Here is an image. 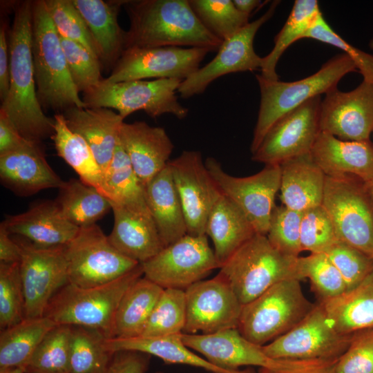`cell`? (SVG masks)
Wrapping results in <instances>:
<instances>
[{
	"instance_id": "681fc988",
	"label": "cell",
	"mask_w": 373,
	"mask_h": 373,
	"mask_svg": "<svg viewBox=\"0 0 373 373\" xmlns=\"http://www.w3.org/2000/svg\"><path fill=\"white\" fill-rule=\"evenodd\" d=\"M60 40L69 73L79 93L98 85L102 80L99 59L77 42L61 37Z\"/></svg>"
},
{
	"instance_id": "ab89813d",
	"label": "cell",
	"mask_w": 373,
	"mask_h": 373,
	"mask_svg": "<svg viewBox=\"0 0 373 373\" xmlns=\"http://www.w3.org/2000/svg\"><path fill=\"white\" fill-rule=\"evenodd\" d=\"M70 328V373H104L113 355L106 348V338L94 329Z\"/></svg>"
},
{
	"instance_id": "680465c9",
	"label": "cell",
	"mask_w": 373,
	"mask_h": 373,
	"mask_svg": "<svg viewBox=\"0 0 373 373\" xmlns=\"http://www.w3.org/2000/svg\"><path fill=\"white\" fill-rule=\"evenodd\" d=\"M21 258V248L5 226L0 225V262H17Z\"/></svg>"
},
{
	"instance_id": "f6af8a7d",
	"label": "cell",
	"mask_w": 373,
	"mask_h": 373,
	"mask_svg": "<svg viewBox=\"0 0 373 373\" xmlns=\"http://www.w3.org/2000/svg\"><path fill=\"white\" fill-rule=\"evenodd\" d=\"M25 318V299L19 263L0 262V327L15 325Z\"/></svg>"
},
{
	"instance_id": "5b68a950",
	"label": "cell",
	"mask_w": 373,
	"mask_h": 373,
	"mask_svg": "<svg viewBox=\"0 0 373 373\" xmlns=\"http://www.w3.org/2000/svg\"><path fill=\"white\" fill-rule=\"evenodd\" d=\"M142 276L140 263L128 273L105 284L84 287L68 282L51 298L44 316L57 325L94 329L111 338L119 301L128 288Z\"/></svg>"
},
{
	"instance_id": "8d00e7d4",
	"label": "cell",
	"mask_w": 373,
	"mask_h": 373,
	"mask_svg": "<svg viewBox=\"0 0 373 373\" xmlns=\"http://www.w3.org/2000/svg\"><path fill=\"white\" fill-rule=\"evenodd\" d=\"M53 118L54 133L51 139L57 155L73 168L80 180L101 193L104 173L90 146L82 136L68 128L62 113L55 115Z\"/></svg>"
},
{
	"instance_id": "7dc6e473",
	"label": "cell",
	"mask_w": 373,
	"mask_h": 373,
	"mask_svg": "<svg viewBox=\"0 0 373 373\" xmlns=\"http://www.w3.org/2000/svg\"><path fill=\"white\" fill-rule=\"evenodd\" d=\"M339 240L334 225L323 205L302 212L300 246L310 254L326 253Z\"/></svg>"
},
{
	"instance_id": "11a10c76",
	"label": "cell",
	"mask_w": 373,
	"mask_h": 373,
	"mask_svg": "<svg viewBox=\"0 0 373 373\" xmlns=\"http://www.w3.org/2000/svg\"><path fill=\"white\" fill-rule=\"evenodd\" d=\"M150 358L151 355L138 352H116L104 373H146Z\"/></svg>"
},
{
	"instance_id": "d6a6232c",
	"label": "cell",
	"mask_w": 373,
	"mask_h": 373,
	"mask_svg": "<svg viewBox=\"0 0 373 373\" xmlns=\"http://www.w3.org/2000/svg\"><path fill=\"white\" fill-rule=\"evenodd\" d=\"M181 334L157 337L111 338H106L104 343L113 354L119 351L138 352L155 356L166 364L190 365L213 373H246L245 369L227 370L211 363L187 347Z\"/></svg>"
},
{
	"instance_id": "44dd1931",
	"label": "cell",
	"mask_w": 373,
	"mask_h": 373,
	"mask_svg": "<svg viewBox=\"0 0 373 373\" xmlns=\"http://www.w3.org/2000/svg\"><path fill=\"white\" fill-rule=\"evenodd\" d=\"M181 338L187 347L224 370H237L243 366L276 368L287 361L269 357L262 346L249 341L237 328L207 334L182 333Z\"/></svg>"
},
{
	"instance_id": "94428289",
	"label": "cell",
	"mask_w": 373,
	"mask_h": 373,
	"mask_svg": "<svg viewBox=\"0 0 373 373\" xmlns=\"http://www.w3.org/2000/svg\"><path fill=\"white\" fill-rule=\"evenodd\" d=\"M0 373H25L22 367H15L12 369H0Z\"/></svg>"
},
{
	"instance_id": "9f6ffc18",
	"label": "cell",
	"mask_w": 373,
	"mask_h": 373,
	"mask_svg": "<svg viewBox=\"0 0 373 373\" xmlns=\"http://www.w3.org/2000/svg\"><path fill=\"white\" fill-rule=\"evenodd\" d=\"M31 142L20 134L9 117L0 111V155L20 149Z\"/></svg>"
},
{
	"instance_id": "74e56055",
	"label": "cell",
	"mask_w": 373,
	"mask_h": 373,
	"mask_svg": "<svg viewBox=\"0 0 373 373\" xmlns=\"http://www.w3.org/2000/svg\"><path fill=\"white\" fill-rule=\"evenodd\" d=\"M57 325L50 318H24L1 330L0 369L23 367L46 335Z\"/></svg>"
},
{
	"instance_id": "5bb4252c",
	"label": "cell",
	"mask_w": 373,
	"mask_h": 373,
	"mask_svg": "<svg viewBox=\"0 0 373 373\" xmlns=\"http://www.w3.org/2000/svg\"><path fill=\"white\" fill-rule=\"evenodd\" d=\"M206 48L164 46L128 48L113 66L108 83L150 78L184 80L195 73L206 55Z\"/></svg>"
},
{
	"instance_id": "f35d334b",
	"label": "cell",
	"mask_w": 373,
	"mask_h": 373,
	"mask_svg": "<svg viewBox=\"0 0 373 373\" xmlns=\"http://www.w3.org/2000/svg\"><path fill=\"white\" fill-rule=\"evenodd\" d=\"M322 15L316 0H296L284 26L274 38L270 52L262 57L260 75L267 79L278 80L276 66L284 52L295 41L305 38Z\"/></svg>"
},
{
	"instance_id": "9a60e30c",
	"label": "cell",
	"mask_w": 373,
	"mask_h": 373,
	"mask_svg": "<svg viewBox=\"0 0 373 373\" xmlns=\"http://www.w3.org/2000/svg\"><path fill=\"white\" fill-rule=\"evenodd\" d=\"M352 336L337 332L318 302L295 327L262 349L274 359H336L347 350Z\"/></svg>"
},
{
	"instance_id": "60d3db41",
	"label": "cell",
	"mask_w": 373,
	"mask_h": 373,
	"mask_svg": "<svg viewBox=\"0 0 373 373\" xmlns=\"http://www.w3.org/2000/svg\"><path fill=\"white\" fill-rule=\"evenodd\" d=\"M70 325H57L23 367L25 373H70Z\"/></svg>"
},
{
	"instance_id": "b9f144b4",
	"label": "cell",
	"mask_w": 373,
	"mask_h": 373,
	"mask_svg": "<svg viewBox=\"0 0 373 373\" xmlns=\"http://www.w3.org/2000/svg\"><path fill=\"white\" fill-rule=\"evenodd\" d=\"M189 3L204 26L222 41L249 23L250 16L239 11L231 0H189Z\"/></svg>"
},
{
	"instance_id": "f1b7e54d",
	"label": "cell",
	"mask_w": 373,
	"mask_h": 373,
	"mask_svg": "<svg viewBox=\"0 0 373 373\" xmlns=\"http://www.w3.org/2000/svg\"><path fill=\"white\" fill-rule=\"evenodd\" d=\"M125 1L72 0L93 38L102 65L115 66L125 50L126 31L117 20Z\"/></svg>"
},
{
	"instance_id": "f5cc1de1",
	"label": "cell",
	"mask_w": 373,
	"mask_h": 373,
	"mask_svg": "<svg viewBox=\"0 0 373 373\" xmlns=\"http://www.w3.org/2000/svg\"><path fill=\"white\" fill-rule=\"evenodd\" d=\"M334 373H373V329L353 334L335 364Z\"/></svg>"
},
{
	"instance_id": "f907efd6",
	"label": "cell",
	"mask_w": 373,
	"mask_h": 373,
	"mask_svg": "<svg viewBox=\"0 0 373 373\" xmlns=\"http://www.w3.org/2000/svg\"><path fill=\"white\" fill-rule=\"evenodd\" d=\"M341 275L346 290L359 285L373 271V258L342 241L325 253Z\"/></svg>"
},
{
	"instance_id": "83f0119b",
	"label": "cell",
	"mask_w": 373,
	"mask_h": 373,
	"mask_svg": "<svg viewBox=\"0 0 373 373\" xmlns=\"http://www.w3.org/2000/svg\"><path fill=\"white\" fill-rule=\"evenodd\" d=\"M280 167L283 205L299 212L322 205L326 175L311 153L287 160Z\"/></svg>"
},
{
	"instance_id": "4fadbf2b",
	"label": "cell",
	"mask_w": 373,
	"mask_h": 373,
	"mask_svg": "<svg viewBox=\"0 0 373 373\" xmlns=\"http://www.w3.org/2000/svg\"><path fill=\"white\" fill-rule=\"evenodd\" d=\"M204 163L220 192L243 212L256 233L266 236L280 191V165L267 164L252 175L235 177L226 173L214 157H207Z\"/></svg>"
},
{
	"instance_id": "603a6c76",
	"label": "cell",
	"mask_w": 373,
	"mask_h": 373,
	"mask_svg": "<svg viewBox=\"0 0 373 373\" xmlns=\"http://www.w3.org/2000/svg\"><path fill=\"white\" fill-rule=\"evenodd\" d=\"M0 178L3 186L20 196L59 189L64 181L48 164L40 144L0 155Z\"/></svg>"
},
{
	"instance_id": "91938a15",
	"label": "cell",
	"mask_w": 373,
	"mask_h": 373,
	"mask_svg": "<svg viewBox=\"0 0 373 373\" xmlns=\"http://www.w3.org/2000/svg\"><path fill=\"white\" fill-rule=\"evenodd\" d=\"M233 3L239 11L249 16L264 4L260 0H233Z\"/></svg>"
},
{
	"instance_id": "bcb514c9",
	"label": "cell",
	"mask_w": 373,
	"mask_h": 373,
	"mask_svg": "<svg viewBox=\"0 0 373 373\" xmlns=\"http://www.w3.org/2000/svg\"><path fill=\"white\" fill-rule=\"evenodd\" d=\"M45 3L59 35L82 44L99 59L90 30L72 0H45Z\"/></svg>"
},
{
	"instance_id": "ee69618b",
	"label": "cell",
	"mask_w": 373,
	"mask_h": 373,
	"mask_svg": "<svg viewBox=\"0 0 373 373\" xmlns=\"http://www.w3.org/2000/svg\"><path fill=\"white\" fill-rule=\"evenodd\" d=\"M298 267L301 279L308 278L320 300L346 291L345 282L338 269L325 253L299 256Z\"/></svg>"
},
{
	"instance_id": "c3c4849f",
	"label": "cell",
	"mask_w": 373,
	"mask_h": 373,
	"mask_svg": "<svg viewBox=\"0 0 373 373\" xmlns=\"http://www.w3.org/2000/svg\"><path fill=\"white\" fill-rule=\"evenodd\" d=\"M302 212L284 205H276L266 236L270 243L284 254L298 257L300 246Z\"/></svg>"
},
{
	"instance_id": "1f68e13d",
	"label": "cell",
	"mask_w": 373,
	"mask_h": 373,
	"mask_svg": "<svg viewBox=\"0 0 373 373\" xmlns=\"http://www.w3.org/2000/svg\"><path fill=\"white\" fill-rule=\"evenodd\" d=\"M256 233L243 212L221 193L209 213L206 226V235L213 242L220 268Z\"/></svg>"
},
{
	"instance_id": "30bf717a",
	"label": "cell",
	"mask_w": 373,
	"mask_h": 373,
	"mask_svg": "<svg viewBox=\"0 0 373 373\" xmlns=\"http://www.w3.org/2000/svg\"><path fill=\"white\" fill-rule=\"evenodd\" d=\"M66 256L68 282L84 287L113 281L140 264L117 250L97 224L79 228Z\"/></svg>"
},
{
	"instance_id": "7bdbcfd3",
	"label": "cell",
	"mask_w": 373,
	"mask_h": 373,
	"mask_svg": "<svg viewBox=\"0 0 373 373\" xmlns=\"http://www.w3.org/2000/svg\"><path fill=\"white\" fill-rule=\"evenodd\" d=\"M185 321L184 290L164 289L140 336L157 337L182 333Z\"/></svg>"
},
{
	"instance_id": "7c38bea8",
	"label": "cell",
	"mask_w": 373,
	"mask_h": 373,
	"mask_svg": "<svg viewBox=\"0 0 373 373\" xmlns=\"http://www.w3.org/2000/svg\"><path fill=\"white\" fill-rule=\"evenodd\" d=\"M15 239L21 248L25 318L44 316L51 298L68 283L66 245L41 247L20 236Z\"/></svg>"
},
{
	"instance_id": "3957f363",
	"label": "cell",
	"mask_w": 373,
	"mask_h": 373,
	"mask_svg": "<svg viewBox=\"0 0 373 373\" xmlns=\"http://www.w3.org/2000/svg\"><path fill=\"white\" fill-rule=\"evenodd\" d=\"M356 71L354 61L343 52L329 59L315 73L297 81L269 80L256 75L260 103L250 146L251 153L281 117L307 100L337 88L345 75Z\"/></svg>"
},
{
	"instance_id": "003e7915",
	"label": "cell",
	"mask_w": 373,
	"mask_h": 373,
	"mask_svg": "<svg viewBox=\"0 0 373 373\" xmlns=\"http://www.w3.org/2000/svg\"><path fill=\"white\" fill-rule=\"evenodd\" d=\"M372 137H373V133H372ZM373 142V141H372Z\"/></svg>"
},
{
	"instance_id": "6125c7cd",
	"label": "cell",
	"mask_w": 373,
	"mask_h": 373,
	"mask_svg": "<svg viewBox=\"0 0 373 373\" xmlns=\"http://www.w3.org/2000/svg\"><path fill=\"white\" fill-rule=\"evenodd\" d=\"M366 186H367V188L368 189V191L373 200V180H372L371 182H367L365 183Z\"/></svg>"
},
{
	"instance_id": "d4e9b609",
	"label": "cell",
	"mask_w": 373,
	"mask_h": 373,
	"mask_svg": "<svg viewBox=\"0 0 373 373\" xmlns=\"http://www.w3.org/2000/svg\"><path fill=\"white\" fill-rule=\"evenodd\" d=\"M1 223L11 235L47 247L67 245L79 229L64 217L55 200L37 203L22 213L6 216Z\"/></svg>"
},
{
	"instance_id": "9c48e42d",
	"label": "cell",
	"mask_w": 373,
	"mask_h": 373,
	"mask_svg": "<svg viewBox=\"0 0 373 373\" xmlns=\"http://www.w3.org/2000/svg\"><path fill=\"white\" fill-rule=\"evenodd\" d=\"M322 205L339 240L373 258V200L365 182L352 175L326 176Z\"/></svg>"
},
{
	"instance_id": "2e32d148",
	"label": "cell",
	"mask_w": 373,
	"mask_h": 373,
	"mask_svg": "<svg viewBox=\"0 0 373 373\" xmlns=\"http://www.w3.org/2000/svg\"><path fill=\"white\" fill-rule=\"evenodd\" d=\"M321 96L313 97L281 117L252 153V160L265 165H280L311 153L321 132Z\"/></svg>"
},
{
	"instance_id": "7a4b0ae2",
	"label": "cell",
	"mask_w": 373,
	"mask_h": 373,
	"mask_svg": "<svg viewBox=\"0 0 373 373\" xmlns=\"http://www.w3.org/2000/svg\"><path fill=\"white\" fill-rule=\"evenodd\" d=\"M123 6L130 21L125 49L177 46L218 52L223 42L204 26L189 0H128Z\"/></svg>"
},
{
	"instance_id": "816d5d0a",
	"label": "cell",
	"mask_w": 373,
	"mask_h": 373,
	"mask_svg": "<svg viewBox=\"0 0 373 373\" xmlns=\"http://www.w3.org/2000/svg\"><path fill=\"white\" fill-rule=\"evenodd\" d=\"M305 38L312 39L341 49L354 61L364 81L373 83V55L352 46L336 33L323 16L318 17Z\"/></svg>"
},
{
	"instance_id": "6da1fadb",
	"label": "cell",
	"mask_w": 373,
	"mask_h": 373,
	"mask_svg": "<svg viewBox=\"0 0 373 373\" xmlns=\"http://www.w3.org/2000/svg\"><path fill=\"white\" fill-rule=\"evenodd\" d=\"M32 1L19 3L9 35L10 87L1 102L20 134L37 144L54 133V118L46 116L37 94L32 53Z\"/></svg>"
},
{
	"instance_id": "8992f818",
	"label": "cell",
	"mask_w": 373,
	"mask_h": 373,
	"mask_svg": "<svg viewBox=\"0 0 373 373\" xmlns=\"http://www.w3.org/2000/svg\"><path fill=\"white\" fill-rule=\"evenodd\" d=\"M298 258L284 254L265 235L256 233L227 259L218 274L229 283L243 305L282 280H301Z\"/></svg>"
},
{
	"instance_id": "ac0fdd59",
	"label": "cell",
	"mask_w": 373,
	"mask_h": 373,
	"mask_svg": "<svg viewBox=\"0 0 373 373\" xmlns=\"http://www.w3.org/2000/svg\"><path fill=\"white\" fill-rule=\"evenodd\" d=\"M184 334H213L238 328L242 305L229 283L219 274L200 280L184 290Z\"/></svg>"
},
{
	"instance_id": "52a82bcc",
	"label": "cell",
	"mask_w": 373,
	"mask_h": 373,
	"mask_svg": "<svg viewBox=\"0 0 373 373\" xmlns=\"http://www.w3.org/2000/svg\"><path fill=\"white\" fill-rule=\"evenodd\" d=\"M300 280H282L243 305L238 329L249 341L263 346L283 335L312 309Z\"/></svg>"
},
{
	"instance_id": "03108f58",
	"label": "cell",
	"mask_w": 373,
	"mask_h": 373,
	"mask_svg": "<svg viewBox=\"0 0 373 373\" xmlns=\"http://www.w3.org/2000/svg\"><path fill=\"white\" fill-rule=\"evenodd\" d=\"M208 373H213V372H208Z\"/></svg>"
},
{
	"instance_id": "d590c367",
	"label": "cell",
	"mask_w": 373,
	"mask_h": 373,
	"mask_svg": "<svg viewBox=\"0 0 373 373\" xmlns=\"http://www.w3.org/2000/svg\"><path fill=\"white\" fill-rule=\"evenodd\" d=\"M58 189L55 201L60 212L79 228L96 224L112 209L107 198L80 180L64 181Z\"/></svg>"
},
{
	"instance_id": "f546056e",
	"label": "cell",
	"mask_w": 373,
	"mask_h": 373,
	"mask_svg": "<svg viewBox=\"0 0 373 373\" xmlns=\"http://www.w3.org/2000/svg\"><path fill=\"white\" fill-rule=\"evenodd\" d=\"M144 191L149 211L164 246L186 235L185 217L169 163L144 186Z\"/></svg>"
},
{
	"instance_id": "4dcf8cb0",
	"label": "cell",
	"mask_w": 373,
	"mask_h": 373,
	"mask_svg": "<svg viewBox=\"0 0 373 373\" xmlns=\"http://www.w3.org/2000/svg\"><path fill=\"white\" fill-rule=\"evenodd\" d=\"M319 302L337 332L349 335L373 329V271L356 287Z\"/></svg>"
},
{
	"instance_id": "cb8c5ba5",
	"label": "cell",
	"mask_w": 373,
	"mask_h": 373,
	"mask_svg": "<svg viewBox=\"0 0 373 373\" xmlns=\"http://www.w3.org/2000/svg\"><path fill=\"white\" fill-rule=\"evenodd\" d=\"M326 176L352 175L367 183L373 180V142L341 140L319 133L311 151Z\"/></svg>"
},
{
	"instance_id": "484cf974",
	"label": "cell",
	"mask_w": 373,
	"mask_h": 373,
	"mask_svg": "<svg viewBox=\"0 0 373 373\" xmlns=\"http://www.w3.org/2000/svg\"><path fill=\"white\" fill-rule=\"evenodd\" d=\"M68 128L90 146L103 173L112 160L124 119L111 108L71 107L63 112Z\"/></svg>"
},
{
	"instance_id": "7402d4cb",
	"label": "cell",
	"mask_w": 373,
	"mask_h": 373,
	"mask_svg": "<svg viewBox=\"0 0 373 373\" xmlns=\"http://www.w3.org/2000/svg\"><path fill=\"white\" fill-rule=\"evenodd\" d=\"M119 141L144 186L167 165L174 149L164 128L140 121L124 122Z\"/></svg>"
},
{
	"instance_id": "e575fe53",
	"label": "cell",
	"mask_w": 373,
	"mask_h": 373,
	"mask_svg": "<svg viewBox=\"0 0 373 373\" xmlns=\"http://www.w3.org/2000/svg\"><path fill=\"white\" fill-rule=\"evenodd\" d=\"M101 193L108 199L111 206L151 214L146 202L144 185L135 173L119 141L112 160L104 173V185Z\"/></svg>"
},
{
	"instance_id": "e7e4bbea",
	"label": "cell",
	"mask_w": 373,
	"mask_h": 373,
	"mask_svg": "<svg viewBox=\"0 0 373 373\" xmlns=\"http://www.w3.org/2000/svg\"><path fill=\"white\" fill-rule=\"evenodd\" d=\"M154 373H164V372H162V371H157V372H154Z\"/></svg>"
},
{
	"instance_id": "db71d44e",
	"label": "cell",
	"mask_w": 373,
	"mask_h": 373,
	"mask_svg": "<svg viewBox=\"0 0 373 373\" xmlns=\"http://www.w3.org/2000/svg\"><path fill=\"white\" fill-rule=\"evenodd\" d=\"M336 359L287 360L276 368H247V373H334Z\"/></svg>"
},
{
	"instance_id": "d6986e66",
	"label": "cell",
	"mask_w": 373,
	"mask_h": 373,
	"mask_svg": "<svg viewBox=\"0 0 373 373\" xmlns=\"http://www.w3.org/2000/svg\"><path fill=\"white\" fill-rule=\"evenodd\" d=\"M169 164L182 203L187 233L206 235L209 213L222 193L207 169L200 152L184 151Z\"/></svg>"
},
{
	"instance_id": "6f0895ef",
	"label": "cell",
	"mask_w": 373,
	"mask_h": 373,
	"mask_svg": "<svg viewBox=\"0 0 373 373\" xmlns=\"http://www.w3.org/2000/svg\"><path fill=\"white\" fill-rule=\"evenodd\" d=\"M10 59L9 43L6 38V28L1 26L0 29V97L3 101L10 87Z\"/></svg>"
},
{
	"instance_id": "4316f807",
	"label": "cell",
	"mask_w": 373,
	"mask_h": 373,
	"mask_svg": "<svg viewBox=\"0 0 373 373\" xmlns=\"http://www.w3.org/2000/svg\"><path fill=\"white\" fill-rule=\"evenodd\" d=\"M111 207L114 222L108 238L120 253L143 263L164 247L151 214Z\"/></svg>"
},
{
	"instance_id": "ba28073f",
	"label": "cell",
	"mask_w": 373,
	"mask_h": 373,
	"mask_svg": "<svg viewBox=\"0 0 373 373\" xmlns=\"http://www.w3.org/2000/svg\"><path fill=\"white\" fill-rule=\"evenodd\" d=\"M182 82L156 79L108 83L102 79L98 85L83 93L82 99L87 107L113 108L124 119L137 111H143L154 119L171 114L183 119L189 110L177 96Z\"/></svg>"
},
{
	"instance_id": "ffe728a7",
	"label": "cell",
	"mask_w": 373,
	"mask_h": 373,
	"mask_svg": "<svg viewBox=\"0 0 373 373\" xmlns=\"http://www.w3.org/2000/svg\"><path fill=\"white\" fill-rule=\"evenodd\" d=\"M320 129L347 141H369L373 133V83L350 91L334 89L322 99Z\"/></svg>"
},
{
	"instance_id": "836d02e7",
	"label": "cell",
	"mask_w": 373,
	"mask_h": 373,
	"mask_svg": "<svg viewBox=\"0 0 373 373\" xmlns=\"http://www.w3.org/2000/svg\"><path fill=\"white\" fill-rule=\"evenodd\" d=\"M164 289L144 276L122 297L114 318L113 338L140 336Z\"/></svg>"
},
{
	"instance_id": "e0dca14e",
	"label": "cell",
	"mask_w": 373,
	"mask_h": 373,
	"mask_svg": "<svg viewBox=\"0 0 373 373\" xmlns=\"http://www.w3.org/2000/svg\"><path fill=\"white\" fill-rule=\"evenodd\" d=\"M279 3L272 1L262 16L223 41L211 61L181 82L178 90L181 97L201 94L213 81L229 73L260 69L262 57L254 50V38L260 28L273 17Z\"/></svg>"
},
{
	"instance_id": "277c9868",
	"label": "cell",
	"mask_w": 373,
	"mask_h": 373,
	"mask_svg": "<svg viewBox=\"0 0 373 373\" xmlns=\"http://www.w3.org/2000/svg\"><path fill=\"white\" fill-rule=\"evenodd\" d=\"M32 53L41 105L54 110L86 108L68 71L60 37L45 0L32 1Z\"/></svg>"
},
{
	"instance_id": "8fae6325",
	"label": "cell",
	"mask_w": 373,
	"mask_h": 373,
	"mask_svg": "<svg viewBox=\"0 0 373 373\" xmlns=\"http://www.w3.org/2000/svg\"><path fill=\"white\" fill-rule=\"evenodd\" d=\"M141 265L143 276L163 289L183 290L220 269L207 235L188 233Z\"/></svg>"
},
{
	"instance_id": "be15d7a7",
	"label": "cell",
	"mask_w": 373,
	"mask_h": 373,
	"mask_svg": "<svg viewBox=\"0 0 373 373\" xmlns=\"http://www.w3.org/2000/svg\"><path fill=\"white\" fill-rule=\"evenodd\" d=\"M369 47L371 50H373V37L370 39L369 41Z\"/></svg>"
}]
</instances>
